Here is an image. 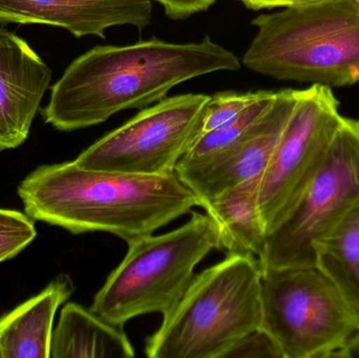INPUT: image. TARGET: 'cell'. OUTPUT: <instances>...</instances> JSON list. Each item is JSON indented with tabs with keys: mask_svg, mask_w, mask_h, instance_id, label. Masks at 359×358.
<instances>
[{
	"mask_svg": "<svg viewBox=\"0 0 359 358\" xmlns=\"http://www.w3.org/2000/svg\"><path fill=\"white\" fill-rule=\"evenodd\" d=\"M241 67L233 52L209 36L189 43L151 38L130 46H95L52 86L42 117L61 132L90 128L120 111L147 109L188 80Z\"/></svg>",
	"mask_w": 359,
	"mask_h": 358,
	"instance_id": "cell-1",
	"label": "cell"
},
{
	"mask_svg": "<svg viewBox=\"0 0 359 358\" xmlns=\"http://www.w3.org/2000/svg\"><path fill=\"white\" fill-rule=\"evenodd\" d=\"M34 221L74 235L107 233L126 243L153 235L200 206L176 174L141 176L80 167L75 161L42 165L19 184Z\"/></svg>",
	"mask_w": 359,
	"mask_h": 358,
	"instance_id": "cell-2",
	"label": "cell"
},
{
	"mask_svg": "<svg viewBox=\"0 0 359 358\" xmlns=\"http://www.w3.org/2000/svg\"><path fill=\"white\" fill-rule=\"evenodd\" d=\"M247 69L282 81L359 82V0H306L253 19Z\"/></svg>",
	"mask_w": 359,
	"mask_h": 358,
	"instance_id": "cell-3",
	"label": "cell"
},
{
	"mask_svg": "<svg viewBox=\"0 0 359 358\" xmlns=\"http://www.w3.org/2000/svg\"><path fill=\"white\" fill-rule=\"evenodd\" d=\"M262 267L251 254H227L194 275L145 345L149 358H221L262 325Z\"/></svg>",
	"mask_w": 359,
	"mask_h": 358,
	"instance_id": "cell-4",
	"label": "cell"
},
{
	"mask_svg": "<svg viewBox=\"0 0 359 358\" xmlns=\"http://www.w3.org/2000/svg\"><path fill=\"white\" fill-rule=\"evenodd\" d=\"M190 214L188 222L170 233L128 242L123 261L95 296L90 310L121 328L142 315L170 312L191 284L196 267L221 250L212 219Z\"/></svg>",
	"mask_w": 359,
	"mask_h": 358,
	"instance_id": "cell-5",
	"label": "cell"
},
{
	"mask_svg": "<svg viewBox=\"0 0 359 358\" xmlns=\"http://www.w3.org/2000/svg\"><path fill=\"white\" fill-rule=\"evenodd\" d=\"M262 325L284 358H348L359 317L313 267L262 269Z\"/></svg>",
	"mask_w": 359,
	"mask_h": 358,
	"instance_id": "cell-6",
	"label": "cell"
},
{
	"mask_svg": "<svg viewBox=\"0 0 359 358\" xmlns=\"http://www.w3.org/2000/svg\"><path fill=\"white\" fill-rule=\"evenodd\" d=\"M359 203V120L344 117L326 161L294 209L266 237L262 269L316 266L314 245Z\"/></svg>",
	"mask_w": 359,
	"mask_h": 358,
	"instance_id": "cell-7",
	"label": "cell"
},
{
	"mask_svg": "<svg viewBox=\"0 0 359 358\" xmlns=\"http://www.w3.org/2000/svg\"><path fill=\"white\" fill-rule=\"evenodd\" d=\"M210 96L166 97L82 151L76 163L100 172L141 176L176 174L180 160L198 138Z\"/></svg>",
	"mask_w": 359,
	"mask_h": 358,
	"instance_id": "cell-8",
	"label": "cell"
},
{
	"mask_svg": "<svg viewBox=\"0 0 359 358\" xmlns=\"http://www.w3.org/2000/svg\"><path fill=\"white\" fill-rule=\"evenodd\" d=\"M343 119L331 88L312 84L299 90L259 182V212L267 235L294 209L320 172Z\"/></svg>",
	"mask_w": 359,
	"mask_h": 358,
	"instance_id": "cell-9",
	"label": "cell"
},
{
	"mask_svg": "<svg viewBox=\"0 0 359 358\" xmlns=\"http://www.w3.org/2000/svg\"><path fill=\"white\" fill-rule=\"evenodd\" d=\"M299 90H278L270 109L232 146L203 160L180 161L177 177L203 204L224 191L262 176L297 102Z\"/></svg>",
	"mask_w": 359,
	"mask_h": 358,
	"instance_id": "cell-10",
	"label": "cell"
},
{
	"mask_svg": "<svg viewBox=\"0 0 359 358\" xmlns=\"http://www.w3.org/2000/svg\"><path fill=\"white\" fill-rule=\"evenodd\" d=\"M151 0H0V23L62 27L80 38H105L107 29L132 25L147 29Z\"/></svg>",
	"mask_w": 359,
	"mask_h": 358,
	"instance_id": "cell-11",
	"label": "cell"
},
{
	"mask_svg": "<svg viewBox=\"0 0 359 358\" xmlns=\"http://www.w3.org/2000/svg\"><path fill=\"white\" fill-rule=\"evenodd\" d=\"M50 78L27 42L0 27V151L25 142Z\"/></svg>",
	"mask_w": 359,
	"mask_h": 358,
	"instance_id": "cell-12",
	"label": "cell"
},
{
	"mask_svg": "<svg viewBox=\"0 0 359 358\" xmlns=\"http://www.w3.org/2000/svg\"><path fill=\"white\" fill-rule=\"evenodd\" d=\"M74 289L69 275H58L37 296L2 315L0 358L50 357L55 317Z\"/></svg>",
	"mask_w": 359,
	"mask_h": 358,
	"instance_id": "cell-13",
	"label": "cell"
},
{
	"mask_svg": "<svg viewBox=\"0 0 359 358\" xmlns=\"http://www.w3.org/2000/svg\"><path fill=\"white\" fill-rule=\"evenodd\" d=\"M135 349L123 328L107 323L90 309L67 303L53 330L52 358H133Z\"/></svg>",
	"mask_w": 359,
	"mask_h": 358,
	"instance_id": "cell-14",
	"label": "cell"
},
{
	"mask_svg": "<svg viewBox=\"0 0 359 358\" xmlns=\"http://www.w3.org/2000/svg\"><path fill=\"white\" fill-rule=\"evenodd\" d=\"M261 177L245 181L203 204L217 224L221 250L227 254H251L259 258L267 231L259 207Z\"/></svg>",
	"mask_w": 359,
	"mask_h": 358,
	"instance_id": "cell-15",
	"label": "cell"
},
{
	"mask_svg": "<svg viewBox=\"0 0 359 358\" xmlns=\"http://www.w3.org/2000/svg\"><path fill=\"white\" fill-rule=\"evenodd\" d=\"M316 266L337 286L359 317V203L314 245Z\"/></svg>",
	"mask_w": 359,
	"mask_h": 358,
	"instance_id": "cell-16",
	"label": "cell"
},
{
	"mask_svg": "<svg viewBox=\"0 0 359 358\" xmlns=\"http://www.w3.org/2000/svg\"><path fill=\"white\" fill-rule=\"evenodd\" d=\"M278 92L264 90L261 98L247 107L238 118L217 130L198 137L180 161L194 162L211 157L242 140L257 120L270 109Z\"/></svg>",
	"mask_w": 359,
	"mask_h": 358,
	"instance_id": "cell-17",
	"label": "cell"
},
{
	"mask_svg": "<svg viewBox=\"0 0 359 358\" xmlns=\"http://www.w3.org/2000/svg\"><path fill=\"white\" fill-rule=\"evenodd\" d=\"M263 92L264 90L249 92H221L210 96V100L205 107L198 138L238 118L247 107L261 98Z\"/></svg>",
	"mask_w": 359,
	"mask_h": 358,
	"instance_id": "cell-18",
	"label": "cell"
},
{
	"mask_svg": "<svg viewBox=\"0 0 359 358\" xmlns=\"http://www.w3.org/2000/svg\"><path fill=\"white\" fill-rule=\"evenodd\" d=\"M36 235L34 220L25 212L0 208V263L22 252Z\"/></svg>",
	"mask_w": 359,
	"mask_h": 358,
	"instance_id": "cell-19",
	"label": "cell"
},
{
	"mask_svg": "<svg viewBox=\"0 0 359 358\" xmlns=\"http://www.w3.org/2000/svg\"><path fill=\"white\" fill-rule=\"evenodd\" d=\"M221 358H284L265 330H255L234 343Z\"/></svg>",
	"mask_w": 359,
	"mask_h": 358,
	"instance_id": "cell-20",
	"label": "cell"
},
{
	"mask_svg": "<svg viewBox=\"0 0 359 358\" xmlns=\"http://www.w3.org/2000/svg\"><path fill=\"white\" fill-rule=\"evenodd\" d=\"M163 6L166 16L172 20L186 19L196 13L205 12L217 0H156Z\"/></svg>",
	"mask_w": 359,
	"mask_h": 358,
	"instance_id": "cell-21",
	"label": "cell"
},
{
	"mask_svg": "<svg viewBox=\"0 0 359 358\" xmlns=\"http://www.w3.org/2000/svg\"><path fill=\"white\" fill-rule=\"evenodd\" d=\"M247 8L252 11L270 10V8H285L291 4H299L306 0H238Z\"/></svg>",
	"mask_w": 359,
	"mask_h": 358,
	"instance_id": "cell-22",
	"label": "cell"
},
{
	"mask_svg": "<svg viewBox=\"0 0 359 358\" xmlns=\"http://www.w3.org/2000/svg\"><path fill=\"white\" fill-rule=\"evenodd\" d=\"M352 357H359V336L358 338L354 340L351 347H350L349 351H348V358Z\"/></svg>",
	"mask_w": 359,
	"mask_h": 358,
	"instance_id": "cell-23",
	"label": "cell"
}]
</instances>
